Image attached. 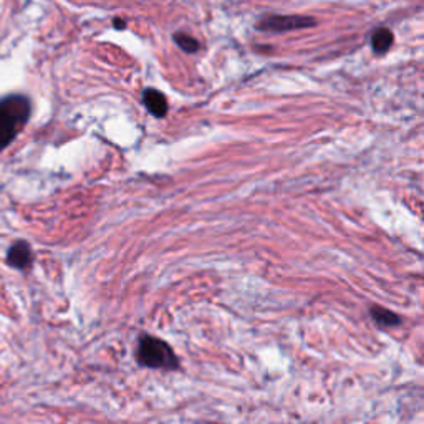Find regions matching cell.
<instances>
[{"label": "cell", "instance_id": "obj_1", "mask_svg": "<svg viewBox=\"0 0 424 424\" xmlns=\"http://www.w3.org/2000/svg\"><path fill=\"white\" fill-rule=\"evenodd\" d=\"M30 116V101L22 95H12L0 101V151L12 143Z\"/></svg>", "mask_w": 424, "mask_h": 424}, {"label": "cell", "instance_id": "obj_2", "mask_svg": "<svg viewBox=\"0 0 424 424\" xmlns=\"http://www.w3.org/2000/svg\"><path fill=\"white\" fill-rule=\"evenodd\" d=\"M136 358L140 365L146 368H166V370L177 368V358L171 346L155 336H141Z\"/></svg>", "mask_w": 424, "mask_h": 424}, {"label": "cell", "instance_id": "obj_3", "mask_svg": "<svg viewBox=\"0 0 424 424\" xmlns=\"http://www.w3.org/2000/svg\"><path fill=\"white\" fill-rule=\"evenodd\" d=\"M316 20L311 17H304V15H275L269 14L264 15L262 19L259 20L257 30L260 32H290V30H300V29H310L315 27Z\"/></svg>", "mask_w": 424, "mask_h": 424}, {"label": "cell", "instance_id": "obj_4", "mask_svg": "<svg viewBox=\"0 0 424 424\" xmlns=\"http://www.w3.org/2000/svg\"><path fill=\"white\" fill-rule=\"evenodd\" d=\"M143 103H145L148 111L151 115H155L156 118H165L167 113V100L160 90L148 88L143 91Z\"/></svg>", "mask_w": 424, "mask_h": 424}, {"label": "cell", "instance_id": "obj_5", "mask_svg": "<svg viewBox=\"0 0 424 424\" xmlns=\"http://www.w3.org/2000/svg\"><path fill=\"white\" fill-rule=\"evenodd\" d=\"M32 262V249L27 242H17L14 244L9 250V264L12 267L25 269Z\"/></svg>", "mask_w": 424, "mask_h": 424}, {"label": "cell", "instance_id": "obj_6", "mask_svg": "<svg viewBox=\"0 0 424 424\" xmlns=\"http://www.w3.org/2000/svg\"><path fill=\"white\" fill-rule=\"evenodd\" d=\"M393 45V33L390 29H376L371 35V48L376 55L386 53Z\"/></svg>", "mask_w": 424, "mask_h": 424}, {"label": "cell", "instance_id": "obj_7", "mask_svg": "<svg viewBox=\"0 0 424 424\" xmlns=\"http://www.w3.org/2000/svg\"><path fill=\"white\" fill-rule=\"evenodd\" d=\"M370 314H371V319L381 326H395L400 324V316L393 314L390 310L381 309V306H371Z\"/></svg>", "mask_w": 424, "mask_h": 424}, {"label": "cell", "instance_id": "obj_8", "mask_svg": "<svg viewBox=\"0 0 424 424\" xmlns=\"http://www.w3.org/2000/svg\"><path fill=\"white\" fill-rule=\"evenodd\" d=\"M172 40H175L177 47H180L181 50H184L186 53H196L199 50V42L194 37H191V35L187 33H182V32H176L175 37H172Z\"/></svg>", "mask_w": 424, "mask_h": 424}, {"label": "cell", "instance_id": "obj_9", "mask_svg": "<svg viewBox=\"0 0 424 424\" xmlns=\"http://www.w3.org/2000/svg\"><path fill=\"white\" fill-rule=\"evenodd\" d=\"M113 25H115V29H125L126 27V24L123 22V19H115Z\"/></svg>", "mask_w": 424, "mask_h": 424}]
</instances>
